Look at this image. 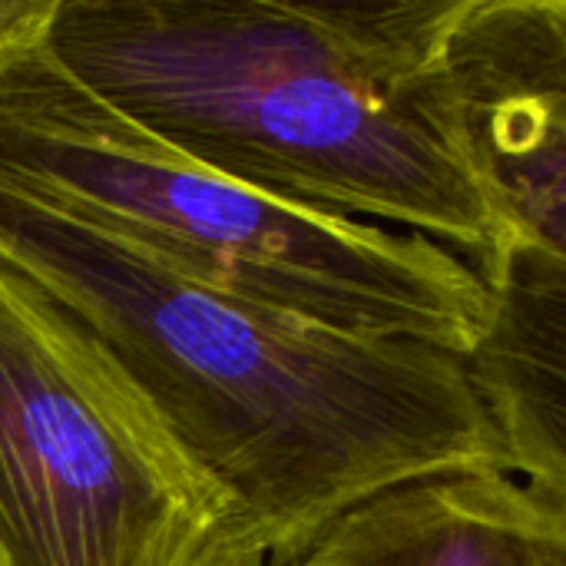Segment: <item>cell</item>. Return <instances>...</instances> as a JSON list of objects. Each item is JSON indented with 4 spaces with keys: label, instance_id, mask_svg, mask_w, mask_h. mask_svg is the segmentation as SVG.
Returning a JSON list of instances; mask_svg holds the SVG:
<instances>
[{
    "label": "cell",
    "instance_id": "obj_4",
    "mask_svg": "<svg viewBox=\"0 0 566 566\" xmlns=\"http://www.w3.org/2000/svg\"><path fill=\"white\" fill-rule=\"evenodd\" d=\"M229 517L96 335L0 262V566H212Z\"/></svg>",
    "mask_w": 566,
    "mask_h": 566
},
{
    "label": "cell",
    "instance_id": "obj_6",
    "mask_svg": "<svg viewBox=\"0 0 566 566\" xmlns=\"http://www.w3.org/2000/svg\"><path fill=\"white\" fill-rule=\"evenodd\" d=\"M302 566H566V497L514 474L395 488L345 514Z\"/></svg>",
    "mask_w": 566,
    "mask_h": 566
},
{
    "label": "cell",
    "instance_id": "obj_7",
    "mask_svg": "<svg viewBox=\"0 0 566 566\" xmlns=\"http://www.w3.org/2000/svg\"><path fill=\"white\" fill-rule=\"evenodd\" d=\"M461 368L511 474L566 497V259L514 252Z\"/></svg>",
    "mask_w": 566,
    "mask_h": 566
},
{
    "label": "cell",
    "instance_id": "obj_9",
    "mask_svg": "<svg viewBox=\"0 0 566 566\" xmlns=\"http://www.w3.org/2000/svg\"><path fill=\"white\" fill-rule=\"evenodd\" d=\"M292 566H302V564H292Z\"/></svg>",
    "mask_w": 566,
    "mask_h": 566
},
{
    "label": "cell",
    "instance_id": "obj_5",
    "mask_svg": "<svg viewBox=\"0 0 566 566\" xmlns=\"http://www.w3.org/2000/svg\"><path fill=\"white\" fill-rule=\"evenodd\" d=\"M448 53L517 252L566 259V3L458 0Z\"/></svg>",
    "mask_w": 566,
    "mask_h": 566
},
{
    "label": "cell",
    "instance_id": "obj_3",
    "mask_svg": "<svg viewBox=\"0 0 566 566\" xmlns=\"http://www.w3.org/2000/svg\"><path fill=\"white\" fill-rule=\"evenodd\" d=\"M0 182L166 269L295 318L468 355L491 292L444 245L282 202L86 90L46 33L0 63Z\"/></svg>",
    "mask_w": 566,
    "mask_h": 566
},
{
    "label": "cell",
    "instance_id": "obj_8",
    "mask_svg": "<svg viewBox=\"0 0 566 566\" xmlns=\"http://www.w3.org/2000/svg\"><path fill=\"white\" fill-rule=\"evenodd\" d=\"M56 0H0V63L50 30Z\"/></svg>",
    "mask_w": 566,
    "mask_h": 566
},
{
    "label": "cell",
    "instance_id": "obj_1",
    "mask_svg": "<svg viewBox=\"0 0 566 566\" xmlns=\"http://www.w3.org/2000/svg\"><path fill=\"white\" fill-rule=\"evenodd\" d=\"M0 262L96 335L226 491L212 566H292L378 494L511 474L458 355L219 292L7 182Z\"/></svg>",
    "mask_w": 566,
    "mask_h": 566
},
{
    "label": "cell",
    "instance_id": "obj_2",
    "mask_svg": "<svg viewBox=\"0 0 566 566\" xmlns=\"http://www.w3.org/2000/svg\"><path fill=\"white\" fill-rule=\"evenodd\" d=\"M458 0H56L99 99L282 202L418 232L494 292L517 245L451 70Z\"/></svg>",
    "mask_w": 566,
    "mask_h": 566
}]
</instances>
